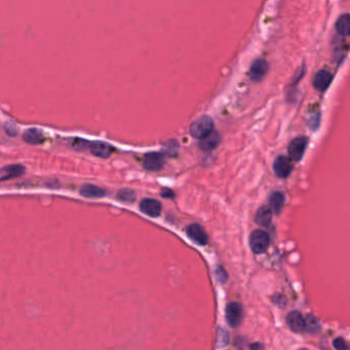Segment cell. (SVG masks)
Returning a JSON list of instances; mask_svg holds the SVG:
<instances>
[{
	"label": "cell",
	"instance_id": "cell-1",
	"mask_svg": "<svg viewBox=\"0 0 350 350\" xmlns=\"http://www.w3.org/2000/svg\"><path fill=\"white\" fill-rule=\"evenodd\" d=\"M213 129H214L213 119L207 115H204L192 122L190 126V134L193 138L203 139L211 134L213 132Z\"/></svg>",
	"mask_w": 350,
	"mask_h": 350
},
{
	"label": "cell",
	"instance_id": "cell-2",
	"mask_svg": "<svg viewBox=\"0 0 350 350\" xmlns=\"http://www.w3.org/2000/svg\"><path fill=\"white\" fill-rule=\"evenodd\" d=\"M269 242V235L263 230L257 229L253 231L250 236V248L254 253L258 254V255L264 254L267 251Z\"/></svg>",
	"mask_w": 350,
	"mask_h": 350
},
{
	"label": "cell",
	"instance_id": "cell-3",
	"mask_svg": "<svg viewBox=\"0 0 350 350\" xmlns=\"http://www.w3.org/2000/svg\"><path fill=\"white\" fill-rule=\"evenodd\" d=\"M243 318L242 306L238 302H231L226 306V320L232 328H238Z\"/></svg>",
	"mask_w": 350,
	"mask_h": 350
},
{
	"label": "cell",
	"instance_id": "cell-4",
	"mask_svg": "<svg viewBox=\"0 0 350 350\" xmlns=\"http://www.w3.org/2000/svg\"><path fill=\"white\" fill-rule=\"evenodd\" d=\"M308 145V139L306 137H297L288 146V154L294 161H300Z\"/></svg>",
	"mask_w": 350,
	"mask_h": 350
},
{
	"label": "cell",
	"instance_id": "cell-5",
	"mask_svg": "<svg viewBox=\"0 0 350 350\" xmlns=\"http://www.w3.org/2000/svg\"><path fill=\"white\" fill-rule=\"evenodd\" d=\"M164 165V156L159 152H150L145 155L143 160V167L150 171L156 172L160 171Z\"/></svg>",
	"mask_w": 350,
	"mask_h": 350
},
{
	"label": "cell",
	"instance_id": "cell-6",
	"mask_svg": "<svg viewBox=\"0 0 350 350\" xmlns=\"http://www.w3.org/2000/svg\"><path fill=\"white\" fill-rule=\"evenodd\" d=\"M268 72V63L263 59L254 61L250 68L251 80L255 82L261 81Z\"/></svg>",
	"mask_w": 350,
	"mask_h": 350
},
{
	"label": "cell",
	"instance_id": "cell-7",
	"mask_svg": "<svg viewBox=\"0 0 350 350\" xmlns=\"http://www.w3.org/2000/svg\"><path fill=\"white\" fill-rule=\"evenodd\" d=\"M292 162L286 156H278L274 160L273 170L278 178H286L292 172Z\"/></svg>",
	"mask_w": 350,
	"mask_h": 350
},
{
	"label": "cell",
	"instance_id": "cell-8",
	"mask_svg": "<svg viewBox=\"0 0 350 350\" xmlns=\"http://www.w3.org/2000/svg\"><path fill=\"white\" fill-rule=\"evenodd\" d=\"M140 209H141L145 215L155 218L160 215L162 206L159 200L153 198H145L141 201V204H140Z\"/></svg>",
	"mask_w": 350,
	"mask_h": 350
},
{
	"label": "cell",
	"instance_id": "cell-9",
	"mask_svg": "<svg viewBox=\"0 0 350 350\" xmlns=\"http://www.w3.org/2000/svg\"><path fill=\"white\" fill-rule=\"evenodd\" d=\"M286 323L295 333H302L306 331V318L298 311H292L287 314Z\"/></svg>",
	"mask_w": 350,
	"mask_h": 350
},
{
	"label": "cell",
	"instance_id": "cell-10",
	"mask_svg": "<svg viewBox=\"0 0 350 350\" xmlns=\"http://www.w3.org/2000/svg\"><path fill=\"white\" fill-rule=\"evenodd\" d=\"M333 80V74L327 70H320L313 78V86L318 92H326Z\"/></svg>",
	"mask_w": 350,
	"mask_h": 350
},
{
	"label": "cell",
	"instance_id": "cell-11",
	"mask_svg": "<svg viewBox=\"0 0 350 350\" xmlns=\"http://www.w3.org/2000/svg\"><path fill=\"white\" fill-rule=\"evenodd\" d=\"M187 235L190 239L199 244V246H206L208 241L207 232L198 224H191L187 228Z\"/></svg>",
	"mask_w": 350,
	"mask_h": 350
},
{
	"label": "cell",
	"instance_id": "cell-12",
	"mask_svg": "<svg viewBox=\"0 0 350 350\" xmlns=\"http://www.w3.org/2000/svg\"><path fill=\"white\" fill-rule=\"evenodd\" d=\"M89 149L95 156L101 157V159H107L114 151V148L110 144L100 141L91 142Z\"/></svg>",
	"mask_w": 350,
	"mask_h": 350
},
{
	"label": "cell",
	"instance_id": "cell-13",
	"mask_svg": "<svg viewBox=\"0 0 350 350\" xmlns=\"http://www.w3.org/2000/svg\"><path fill=\"white\" fill-rule=\"evenodd\" d=\"M25 168L22 164H10L3 167L0 171V181L4 182L16 177H20L25 173Z\"/></svg>",
	"mask_w": 350,
	"mask_h": 350
},
{
	"label": "cell",
	"instance_id": "cell-14",
	"mask_svg": "<svg viewBox=\"0 0 350 350\" xmlns=\"http://www.w3.org/2000/svg\"><path fill=\"white\" fill-rule=\"evenodd\" d=\"M219 143H220V135H219V133L215 132V130H213V132L207 135V137L200 139L199 148L204 151H211L215 149V148L219 145Z\"/></svg>",
	"mask_w": 350,
	"mask_h": 350
},
{
	"label": "cell",
	"instance_id": "cell-15",
	"mask_svg": "<svg viewBox=\"0 0 350 350\" xmlns=\"http://www.w3.org/2000/svg\"><path fill=\"white\" fill-rule=\"evenodd\" d=\"M80 194L86 198H102L107 195V191L91 184H85L80 188Z\"/></svg>",
	"mask_w": 350,
	"mask_h": 350
},
{
	"label": "cell",
	"instance_id": "cell-16",
	"mask_svg": "<svg viewBox=\"0 0 350 350\" xmlns=\"http://www.w3.org/2000/svg\"><path fill=\"white\" fill-rule=\"evenodd\" d=\"M272 209L269 207H261L256 214L255 221L261 227H267L272 221Z\"/></svg>",
	"mask_w": 350,
	"mask_h": 350
},
{
	"label": "cell",
	"instance_id": "cell-17",
	"mask_svg": "<svg viewBox=\"0 0 350 350\" xmlns=\"http://www.w3.org/2000/svg\"><path fill=\"white\" fill-rule=\"evenodd\" d=\"M23 140L28 144L37 145L45 141V136L37 128H29L23 135Z\"/></svg>",
	"mask_w": 350,
	"mask_h": 350
},
{
	"label": "cell",
	"instance_id": "cell-18",
	"mask_svg": "<svg viewBox=\"0 0 350 350\" xmlns=\"http://www.w3.org/2000/svg\"><path fill=\"white\" fill-rule=\"evenodd\" d=\"M285 205V195L282 192H274L269 198V207L275 214H279Z\"/></svg>",
	"mask_w": 350,
	"mask_h": 350
},
{
	"label": "cell",
	"instance_id": "cell-19",
	"mask_svg": "<svg viewBox=\"0 0 350 350\" xmlns=\"http://www.w3.org/2000/svg\"><path fill=\"white\" fill-rule=\"evenodd\" d=\"M336 31L343 36L350 35V15H342L336 22Z\"/></svg>",
	"mask_w": 350,
	"mask_h": 350
},
{
	"label": "cell",
	"instance_id": "cell-20",
	"mask_svg": "<svg viewBox=\"0 0 350 350\" xmlns=\"http://www.w3.org/2000/svg\"><path fill=\"white\" fill-rule=\"evenodd\" d=\"M117 197L119 200L124 201V203H133L136 199V193L130 189H124L118 192Z\"/></svg>",
	"mask_w": 350,
	"mask_h": 350
},
{
	"label": "cell",
	"instance_id": "cell-21",
	"mask_svg": "<svg viewBox=\"0 0 350 350\" xmlns=\"http://www.w3.org/2000/svg\"><path fill=\"white\" fill-rule=\"evenodd\" d=\"M319 323L316 318L310 316L309 318H306V331L310 332V333H316V332L319 330Z\"/></svg>",
	"mask_w": 350,
	"mask_h": 350
},
{
	"label": "cell",
	"instance_id": "cell-22",
	"mask_svg": "<svg viewBox=\"0 0 350 350\" xmlns=\"http://www.w3.org/2000/svg\"><path fill=\"white\" fill-rule=\"evenodd\" d=\"M164 147H165V151H167V154L172 156L173 153H177L178 152L179 144H178L177 141H175V140H171V141H169L168 143L164 144Z\"/></svg>",
	"mask_w": 350,
	"mask_h": 350
},
{
	"label": "cell",
	"instance_id": "cell-23",
	"mask_svg": "<svg viewBox=\"0 0 350 350\" xmlns=\"http://www.w3.org/2000/svg\"><path fill=\"white\" fill-rule=\"evenodd\" d=\"M73 147L76 148L77 150H85L86 148L90 147V142L85 141V140H76V141L73 143Z\"/></svg>",
	"mask_w": 350,
	"mask_h": 350
},
{
	"label": "cell",
	"instance_id": "cell-24",
	"mask_svg": "<svg viewBox=\"0 0 350 350\" xmlns=\"http://www.w3.org/2000/svg\"><path fill=\"white\" fill-rule=\"evenodd\" d=\"M334 347L338 350H345V349H348V345L346 344L345 340L342 339V338H337L335 341H334Z\"/></svg>",
	"mask_w": 350,
	"mask_h": 350
},
{
	"label": "cell",
	"instance_id": "cell-25",
	"mask_svg": "<svg viewBox=\"0 0 350 350\" xmlns=\"http://www.w3.org/2000/svg\"><path fill=\"white\" fill-rule=\"evenodd\" d=\"M4 129H5L6 134H8L10 136H15L17 133V129H16V126H14L12 124H6L4 126Z\"/></svg>",
	"mask_w": 350,
	"mask_h": 350
},
{
	"label": "cell",
	"instance_id": "cell-26",
	"mask_svg": "<svg viewBox=\"0 0 350 350\" xmlns=\"http://www.w3.org/2000/svg\"><path fill=\"white\" fill-rule=\"evenodd\" d=\"M161 196L164 198H174L175 197V193L174 191L168 188H164L161 190Z\"/></svg>",
	"mask_w": 350,
	"mask_h": 350
},
{
	"label": "cell",
	"instance_id": "cell-27",
	"mask_svg": "<svg viewBox=\"0 0 350 350\" xmlns=\"http://www.w3.org/2000/svg\"><path fill=\"white\" fill-rule=\"evenodd\" d=\"M216 274L218 275V279L220 281L221 283L225 282V279L227 278V275H226V272L222 269V268H219L217 271H216Z\"/></svg>",
	"mask_w": 350,
	"mask_h": 350
}]
</instances>
